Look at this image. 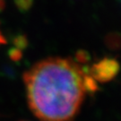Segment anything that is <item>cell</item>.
<instances>
[{
  "instance_id": "3",
  "label": "cell",
  "mask_w": 121,
  "mask_h": 121,
  "mask_svg": "<svg viewBox=\"0 0 121 121\" xmlns=\"http://www.w3.org/2000/svg\"><path fill=\"white\" fill-rule=\"evenodd\" d=\"M14 2L17 8L22 12L28 11L33 4V0H14Z\"/></svg>"
},
{
  "instance_id": "1",
  "label": "cell",
  "mask_w": 121,
  "mask_h": 121,
  "mask_svg": "<svg viewBox=\"0 0 121 121\" xmlns=\"http://www.w3.org/2000/svg\"><path fill=\"white\" fill-rule=\"evenodd\" d=\"M85 69L73 59L48 57L23 74L29 108L40 121H74L86 93Z\"/></svg>"
},
{
  "instance_id": "5",
  "label": "cell",
  "mask_w": 121,
  "mask_h": 121,
  "mask_svg": "<svg viewBox=\"0 0 121 121\" xmlns=\"http://www.w3.org/2000/svg\"><path fill=\"white\" fill-rule=\"evenodd\" d=\"M10 56L14 60H18L21 57V52H20V50L18 48H14V49H12Z\"/></svg>"
},
{
  "instance_id": "8",
  "label": "cell",
  "mask_w": 121,
  "mask_h": 121,
  "mask_svg": "<svg viewBox=\"0 0 121 121\" xmlns=\"http://www.w3.org/2000/svg\"><path fill=\"white\" fill-rule=\"evenodd\" d=\"M22 121H24V120H22Z\"/></svg>"
},
{
  "instance_id": "2",
  "label": "cell",
  "mask_w": 121,
  "mask_h": 121,
  "mask_svg": "<svg viewBox=\"0 0 121 121\" xmlns=\"http://www.w3.org/2000/svg\"><path fill=\"white\" fill-rule=\"evenodd\" d=\"M119 70L120 65L117 59L104 57L95 62L85 72L97 82H108L117 76Z\"/></svg>"
},
{
  "instance_id": "7",
  "label": "cell",
  "mask_w": 121,
  "mask_h": 121,
  "mask_svg": "<svg viewBox=\"0 0 121 121\" xmlns=\"http://www.w3.org/2000/svg\"><path fill=\"white\" fill-rule=\"evenodd\" d=\"M4 7V2L2 0H0V9H2Z\"/></svg>"
},
{
  "instance_id": "4",
  "label": "cell",
  "mask_w": 121,
  "mask_h": 121,
  "mask_svg": "<svg viewBox=\"0 0 121 121\" xmlns=\"http://www.w3.org/2000/svg\"><path fill=\"white\" fill-rule=\"evenodd\" d=\"M88 58H89L88 53L83 51H79L76 54V60H75V62L80 65V63H86L88 61Z\"/></svg>"
},
{
  "instance_id": "6",
  "label": "cell",
  "mask_w": 121,
  "mask_h": 121,
  "mask_svg": "<svg viewBox=\"0 0 121 121\" xmlns=\"http://www.w3.org/2000/svg\"><path fill=\"white\" fill-rule=\"evenodd\" d=\"M5 43V39L3 37V35L1 34V31H0V44H4Z\"/></svg>"
}]
</instances>
